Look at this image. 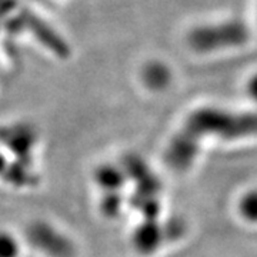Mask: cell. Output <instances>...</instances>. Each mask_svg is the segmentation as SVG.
Masks as SVG:
<instances>
[{"label": "cell", "instance_id": "6", "mask_svg": "<svg viewBox=\"0 0 257 257\" xmlns=\"http://www.w3.org/2000/svg\"><path fill=\"white\" fill-rule=\"evenodd\" d=\"M240 213L248 221L257 223V190L246 193L240 200Z\"/></svg>", "mask_w": 257, "mask_h": 257}, {"label": "cell", "instance_id": "5", "mask_svg": "<svg viewBox=\"0 0 257 257\" xmlns=\"http://www.w3.org/2000/svg\"><path fill=\"white\" fill-rule=\"evenodd\" d=\"M10 132V149L16 155L25 159L29 155L30 149L33 147V133L25 127L13 128Z\"/></svg>", "mask_w": 257, "mask_h": 257}, {"label": "cell", "instance_id": "2", "mask_svg": "<svg viewBox=\"0 0 257 257\" xmlns=\"http://www.w3.org/2000/svg\"><path fill=\"white\" fill-rule=\"evenodd\" d=\"M29 239L43 253L52 257H70L73 254V246L57 230L46 223L37 221L29 229Z\"/></svg>", "mask_w": 257, "mask_h": 257}, {"label": "cell", "instance_id": "3", "mask_svg": "<svg viewBox=\"0 0 257 257\" xmlns=\"http://www.w3.org/2000/svg\"><path fill=\"white\" fill-rule=\"evenodd\" d=\"M163 237H165V234L162 231V227L157 226L153 220H150L145 226H142V227H139L136 230V233H135V244H136V247L140 251L152 253L162 243Z\"/></svg>", "mask_w": 257, "mask_h": 257}, {"label": "cell", "instance_id": "4", "mask_svg": "<svg viewBox=\"0 0 257 257\" xmlns=\"http://www.w3.org/2000/svg\"><path fill=\"white\" fill-rule=\"evenodd\" d=\"M127 175L124 170H120L114 166H103L96 172V180L100 187L106 189L107 192H117L124 184Z\"/></svg>", "mask_w": 257, "mask_h": 257}, {"label": "cell", "instance_id": "7", "mask_svg": "<svg viewBox=\"0 0 257 257\" xmlns=\"http://www.w3.org/2000/svg\"><path fill=\"white\" fill-rule=\"evenodd\" d=\"M120 204H121V200H120L119 194L116 192H109L106 199L103 200L101 209L104 213H107L110 216H116L120 210Z\"/></svg>", "mask_w": 257, "mask_h": 257}, {"label": "cell", "instance_id": "1", "mask_svg": "<svg viewBox=\"0 0 257 257\" xmlns=\"http://www.w3.org/2000/svg\"><path fill=\"white\" fill-rule=\"evenodd\" d=\"M257 135V113L202 107L192 111L184 124L170 140L166 150V162L170 169L184 172L192 166L199 152L202 138H220L224 140L243 139Z\"/></svg>", "mask_w": 257, "mask_h": 257}, {"label": "cell", "instance_id": "8", "mask_svg": "<svg viewBox=\"0 0 257 257\" xmlns=\"http://www.w3.org/2000/svg\"><path fill=\"white\" fill-rule=\"evenodd\" d=\"M18 251V243L15 241L13 237H10L5 233L3 239H2V257H16Z\"/></svg>", "mask_w": 257, "mask_h": 257}, {"label": "cell", "instance_id": "9", "mask_svg": "<svg viewBox=\"0 0 257 257\" xmlns=\"http://www.w3.org/2000/svg\"><path fill=\"white\" fill-rule=\"evenodd\" d=\"M247 93L248 96H250V99H253L254 101H257V74H254L253 77L248 79Z\"/></svg>", "mask_w": 257, "mask_h": 257}]
</instances>
